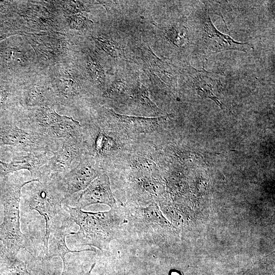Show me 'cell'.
I'll list each match as a JSON object with an SVG mask.
<instances>
[{
    "label": "cell",
    "mask_w": 275,
    "mask_h": 275,
    "mask_svg": "<svg viewBox=\"0 0 275 275\" xmlns=\"http://www.w3.org/2000/svg\"><path fill=\"white\" fill-rule=\"evenodd\" d=\"M55 93L64 101L72 99L78 94V87L67 73H61L57 76L54 81Z\"/></svg>",
    "instance_id": "cell-14"
},
{
    "label": "cell",
    "mask_w": 275,
    "mask_h": 275,
    "mask_svg": "<svg viewBox=\"0 0 275 275\" xmlns=\"http://www.w3.org/2000/svg\"><path fill=\"white\" fill-rule=\"evenodd\" d=\"M63 207L71 219L79 226V230L70 232L81 245H89L103 251L116 236L120 219L113 209L104 212H91L77 207L64 204Z\"/></svg>",
    "instance_id": "cell-3"
},
{
    "label": "cell",
    "mask_w": 275,
    "mask_h": 275,
    "mask_svg": "<svg viewBox=\"0 0 275 275\" xmlns=\"http://www.w3.org/2000/svg\"><path fill=\"white\" fill-rule=\"evenodd\" d=\"M82 139H69L63 141L60 148L53 152L48 162L42 169L47 176L64 174L72 169L74 160L81 157L83 152Z\"/></svg>",
    "instance_id": "cell-7"
},
{
    "label": "cell",
    "mask_w": 275,
    "mask_h": 275,
    "mask_svg": "<svg viewBox=\"0 0 275 275\" xmlns=\"http://www.w3.org/2000/svg\"><path fill=\"white\" fill-rule=\"evenodd\" d=\"M167 34L170 41L177 46H183L188 42V31L179 24L172 25L167 31Z\"/></svg>",
    "instance_id": "cell-16"
},
{
    "label": "cell",
    "mask_w": 275,
    "mask_h": 275,
    "mask_svg": "<svg viewBox=\"0 0 275 275\" xmlns=\"http://www.w3.org/2000/svg\"><path fill=\"white\" fill-rule=\"evenodd\" d=\"M87 64L89 74L93 81L98 85L103 84L105 80V74L100 64L92 58L88 59Z\"/></svg>",
    "instance_id": "cell-17"
},
{
    "label": "cell",
    "mask_w": 275,
    "mask_h": 275,
    "mask_svg": "<svg viewBox=\"0 0 275 275\" xmlns=\"http://www.w3.org/2000/svg\"><path fill=\"white\" fill-rule=\"evenodd\" d=\"M0 205H1V204H0ZM1 213H0V226H1V224L2 223V222H3L2 221H1Z\"/></svg>",
    "instance_id": "cell-23"
},
{
    "label": "cell",
    "mask_w": 275,
    "mask_h": 275,
    "mask_svg": "<svg viewBox=\"0 0 275 275\" xmlns=\"http://www.w3.org/2000/svg\"><path fill=\"white\" fill-rule=\"evenodd\" d=\"M96 41L108 54L112 57H117L119 52V48L113 42L101 37L96 38Z\"/></svg>",
    "instance_id": "cell-20"
},
{
    "label": "cell",
    "mask_w": 275,
    "mask_h": 275,
    "mask_svg": "<svg viewBox=\"0 0 275 275\" xmlns=\"http://www.w3.org/2000/svg\"><path fill=\"white\" fill-rule=\"evenodd\" d=\"M12 255L0 241V271L10 266L17 259Z\"/></svg>",
    "instance_id": "cell-19"
},
{
    "label": "cell",
    "mask_w": 275,
    "mask_h": 275,
    "mask_svg": "<svg viewBox=\"0 0 275 275\" xmlns=\"http://www.w3.org/2000/svg\"><path fill=\"white\" fill-rule=\"evenodd\" d=\"M63 141L50 139L23 127L16 120L0 123V145L10 147L14 153L32 151L53 152L61 147Z\"/></svg>",
    "instance_id": "cell-5"
},
{
    "label": "cell",
    "mask_w": 275,
    "mask_h": 275,
    "mask_svg": "<svg viewBox=\"0 0 275 275\" xmlns=\"http://www.w3.org/2000/svg\"><path fill=\"white\" fill-rule=\"evenodd\" d=\"M33 183L22 196L21 199L25 207L30 210L37 211L44 218V253L47 250L50 233L63 226H70L72 221L63 207L65 196L53 177L50 176Z\"/></svg>",
    "instance_id": "cell-2"
},
{
    "label": "cell",
    "mask_w": 275,
    "mask_h": 275,
    "mask_svg": "<svg viewBox=\"0 0 275 275\" xmlns=\"http://www.w3.org/2000/svg\"><path fill=\"white\" fill-rule=\"evenodd\" d=\"M7 174L0 181V204L3 208V219L0 226V241L14 256L22 249L29 252V241L20 229V205L21 189L35 182L25 180L22 174Z\"/></svg>",
    "instance_id": "cell-1"
},
{
    "label": "cell",
    "mask_w": 275,
    "mask_h": 275,
    "mask_svg": "<svg viewBox=\"0 0 275 275\" xmlns=\"http://www.w3.org/2000/svg\"><path fill=\"white\" fill-rule=\"evenodd\" d=\"M85 18L80 15H74L70 18L69 24L72 28L80 29L84 25Z\"/></svg>",
    "instance_id": "cell-21"
},
{
    "label": "cell",
    "mask_w": 275,
    "mask_h": 275,
    "mask_svg": "<svg viewBox=\"0 0 275 275\" xmlns=\"http://www.w3.org/2000/svg\"><path fill=\"white\" fill-rule=\"evenodd\" d=\"M202 41L204 48L211 53L228 50L246 51L249 44L234 41L229 35L219 32L208 16L204 23Z\"/></svg>",
    "instance_id": "cell-10"
},
{
    "label": "cell",
    "mask_w": 275,
    "mask_h": 275,
    "mask_svg": "<svg viewBox=\"0 0 275 275\" xmlns=\"http://www.w3.org/2000/svg\"><path fill=\"white\" fill-rule=\"evenodd\" d=\"M102 204L113 209L116 201L112 194L108 176L101 172L81 193L76 207L82 209L93 204Z\"/></svg>",
    "instance_id": "cell-9"
},
{
    "label": "cell",
    "mask_w": 275,
    "mask_h": 275,
    "mask_svg": "<svg viewBox=\"0 0 275 275\" xmlns=\"http://www.w3.org/2000/svg\"><path fill=\"white\" fill-rule=\"evenodd\" d=\"M19 124L47 138L82 139L81 126L72 117L58 114L53 106L38 107L16 119Z\"/></svg>",
    "instance_id": "cell-4"
},
{
    "label": "cell",
    "mask_w": 275,
    "mask_h": 275,
    "mask_svg": "<svg viewBox=\"0 0 275 275\" xmlns=\"http://www.w3.org/2000/svg\"><path fill=\"white\" fill-rule=\"evenodd\" d=\"M193 85L197 93L202 97L213 100L219 106L223 103L219 101L214 93L213 89L214 84L216 82V78L212 73L204 69L198 70L194 68H190Z\"/></svg>",
    "instance_id": "cell-12"
},
{
    "label": "cell",
    "mask_w": 275,
    "mask_h": 275,
    "mask_svg": "<svg viewBox=\"0 0 275 275\" xmlns=\"http://www.w3.org/2000/svg\"><path fill=\"white\" fill-rule=\"evenodd\" d=\"M148 51L150 53L148 57H150V65L162 79L169 83L175 80L171 67L166 62L157 58L151 50Z\"/></svg>",
    "instance_id": "cell-15"
},
{
    "label": "cell",
    "mask_w": 275,
    "mask_h": 275,
    "mask_svg": "<svg viewBox=\"0 0 275 275\" xmlns=\"http://www.w3.org/2000/svg\"><path fill=\"white\" fill-rule=\"evenodd\" d=\"M0 275H31L27 265L17 258L9 267L0 271Z\"/></svg>",
    "instance_id": "cell-18"
},
{
    "label": "cell",
    "mask_w": 275,
    "mask_h": 275,
    "mask_svg": "<svg viewBox=\"0 0 275 275\" xmlns=\"http://www.w3.org/2000/svg\"><path fill=\"white\" fill-rule=\"evenodd\" d=\"M70 226H66L57 228L51 231L49 235L47 248L44 253V258L47 260L51 259L54 256H59L62 260L63 264V271L61 275H63L66 268L65 256L70 253H79L84 251L95 252L94 249H87L82 250H70L66 243V237L69 235V228Z\"/></svg>",
    "instance_id": "cell-11"
},
{
    "label": "cell",
    "mask_w": 275,
    "mask_h": 275,
    "mask_svg": "<svg viewBox=\"0 0 275 275\" xmlns=\"http://www.w3.org/2000/svg\"><path fill=\"white\" fill-rule=\"evenodd\" d=\"M24 102L29 107L53 106L52 95L38 85L29 87L24 94Z\"/></svg>",
    "instance_id": "cell-13"
},
{
    "label": "cell",
    "mask_w": 275,
    "mask_h": 275,
    "mask_svg": "<svg viewBox=\"0 0 275 275\" xmlns=\"http://www.w3.org/2000/svg\"><path fill=\"white\" fill-rule=\"evenodd\" d=\"M101 173L96 159L86 154L82 156L76 166L68 172L51 176L57 180L66 200L85 190Z\"/></svg>",
    "instance_id": "cell-6"
},
{
    "label": "cell",
    "mask_w": 275,
    "mask_h": 275,
    "mask_svg": "<svg viewBox=\"0 0 275 275\" xmlns=\"http://www.w3.org/2000/svg\"><path fill=\"white\" fill-rule=\"evenodd\" d=\"M50 151H32L14 153L13 159L9 163H1L2 175L25 170L29 171L31 179L39 182L42 176V170L53 155Z\"/></svg>",
    "instance_id": "cell-8"
},
{
    "label": "cell",
    "mask_w": 275,
    "mask_h": 275,
    "mask_svg": "<svg viewBox=\"0 0 275 275\" xmlns=\"http://www.w3.org/2000/svg\"><path fill=\"white\" fill-rule=\"evenodd\" d=\"M8 96V91L3 88H0V109L6 101Z\"/></svg>",
    "instance_id": "cell-22"
}]
</instances>
